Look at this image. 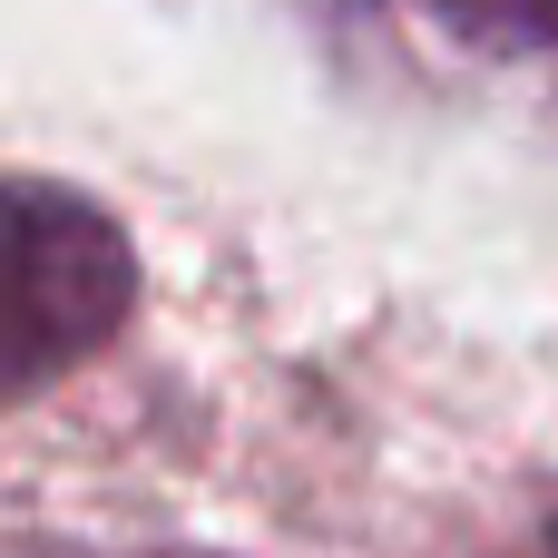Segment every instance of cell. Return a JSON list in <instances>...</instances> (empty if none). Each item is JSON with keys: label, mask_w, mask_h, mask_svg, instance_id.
<instances>
[{"label": "cell", "mask_w": 558, "mask_h": 558, "mask_svg": "<svg viewBox=\"0 0 558 558\" xmlns=\"http://www.w3.org/2000/svg\"><path fill=\"white\" fill-rule=\"evenodd\" d=\"M147 558H216V549H147Z\"/></svg>", "instance_id": "3957f363"}, {"label": "cell", "mask_w": 558, "mask_h": 558, "mask_svg": "<svg viewBox=\"0 0 558 558\" xmlns=\"http://www.w3.org/2000/svg\"><path fill=\"white\" fill-rule=\"evenodd\" d=\"M422 10L481 49H549L558 39V0H422Z\"/></svg>", "instance_id": "7a4b0ae2"}, {"label": "cell", "mask_w": 558, "mask_h": 558, "mask_svg": "<svg viewBox=\"0 0 558 558\" xmlns=\"http://www.w3.org/2000/svg\"><path fill=\"white\" fill-rule=\"evenodd\" d=\"M137 314V255L108 206L59 177H10V402L98 363Z\"/></svg>", "instance_id": "6da1fadb"}, {"label": "cell", "mask_w": 558, "mask_h": 558, "mask_svg": "<svg viewBox=\"0 0 558 558\" xmlns=\"http://www.w3.org/2000/svg\"><path fill=\"white\" fill-rule=\"evenodd\" d=\"M549 558H558V520H549Z\"/></svg>", "instance_id": "277c9868"}]
</instances>
